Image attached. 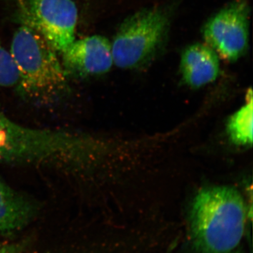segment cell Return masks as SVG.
Masks as SVG:
<instances>
[{
	"label": "cell",
	"mask_w": 253,
	"mask_h": 253,
	"mask_svg": "<svg viewBox=\"0 0 253 253\" xmlns=\"http://www.w3.org/2000/svg\"><path fill=\"white\" fill-rule=\"evenodd\" d=\"M248 101L235 114L231 116L227 125V131L231 140L235 144H253V94L250 89Z\"/></svg>",
	"instance_id": "obj_9"
},
{
	"label": "cell",
	"mask_w": 253,
	"mask_h": 253,
	"mask_svg": "<svg viewBox=\"0 0 253 253\" xmlns=\"http://www.w3.org/2000/svg\"><path fill=\"white\" fill-rule=\"evenodd\" d=\"M17 248L16 246L10 245V246H4L0 247V253H16Z\"/></svg>",
	"instance_id": "obj_11"
},
{
	"label": "cell",
	"mask_w": 253,
	"mask_h": 253,
	"mask_svg": "<svg viewBox=\"0 0 253 253\" xmlns=\"http://www.w3.org/2000/svg\"><path fill=\"white\" fill-rule=\"evenodd\" d=\"M229 253H243L242 251H236V250H234V251H233L232 252H231Z\"/></svg>",
	"instance_id": "obj_12"
},
{
	"label": "cell",
	"mask_w": 253,
	"mask_h": 253,
	"mask_svg": "<svg viewBox=\"0 0 253 253\" xmlns=\"http://www.w3.org/2000/svg\"><path fill=\"white\" fill-rule=\"evenodd\" d=\"M10 54L19 77L20 90L41 101L59 99L68 90L67 75L56 51L29 25L15 31Z\"/></svg>",
	"instance_id": "obj_2"
},
{
	"label": "cell",
	"mask_w": 253,
	"mask_h": 253,
	"mask_svg": "<svg viewBox=\"0 0 253 253\" xmlns=\"http://www.w3.org/2000/svg\"><path fill=\"white\" fill-rule=\"evenodd\" d=\"M180 71L186 84L194 89L202 87L219 76V56L208 44H191L181 54Z\"/></svg>",
	"instance_id": "obj_7"
},
{
	"label": "cell",
	"mask_w": 253,
	"mask_h": 253,
	"mask_svg": "<svg viewBox=\"0 0 253 253\" xmlns=\"http://www.w3.org/2000/svg\"><path fill=\"white\" fill-rule=\"evenodd\" d=\"M61 55L66 75L69 73L84 77L104 74L113 65L111 43L97 35L75 40Z\"/></svg>",
	"instance_id": "obj_6"
},
{
	"label": "cell",
	"mask_w": 253,
	"mask_h": 253,
	"mask_svg": "<svg viewBox=\"0 0 253 253\" xmlns=\"http://www.w3.org/2000/svg\"><path fill=\"white\" fill-rule=\"evenodd\" d=\"M206 44L226 61H237L249 46V11L247 5L236 1L220 10L204 29Z\"/></svg>",
	"instance_id": "obj_5"
},
{
	"label": "cell",
	"mask_w": 253,
	"mask_h": 253,
	"mask_svg": "<svg viewBox=\"0 0 253 253\" xmlns=\"http://www.w3.org/2000/svg\"><path fill=\"white\" fill-rule=\"evenodd\" d=\"M18 82L19 77L12 56L0 40V88L17 86Z\"/></svg>",
	"instance_id": "obj_10"
},
{
	"label": "cell",
	"mask_w": 253,
	"mask_h": 253,
	"mask_svg": "<svg viewBox=\"0 0 253 253\" xmlns=\"http://www.w3.org/2000/svg\"><path fill=\"white\" fill-rule=\"evenodd\" d=\"M168 26L167 15L159 9H146L128 18L111 43L113 64L131 69L147 62L166 40Z\"/></svg>",
	"instance_id": "obj_3"
},
{
	"label": "cell",
	"mask_w": 253,
	"mask_h": 253,
	"mask_svg": "<svg viewBox=\"0 0 253 253\" xmlns=\"http://www.w3.org/2000/svg\"><path fill=\"white\" fill-rule=\"evenodd\" d=\"M247 210L241 195L229 186L201 190L189 215V241L196 253H229L244 237Z\"/></svg>",
	"instance_id": "obj_1"
},
{
	"label": "cell",
	"mask_w": 253,
	"mask_h": 253,
	"mask_svg": "<svg viewBox=\"0 0 253 253\" xmlns=\"http://www.w3.org/2000/svg\"><path fill=\"white\" fill-rule=\"evenodd\" d=\"M36 211L28 198L0 180V231L21 229L33 219Z\"/></svg>",
	"instance_id": "obj_8"
},
{
	"label": "cell",
	"mask_w": 253,
	"mask_h": 253,
	"mask_svg": "<svg viewBox=\"0 0 253 253\" xmlns=\"http://www.w3.org/2000/svg\"><path fill=\"white\" fill-rule=\"evenodd\" d=\"M23 10L25 23L60 54L76 40L78 11L73 0H27Z\"/></svg>",
	"instance_id": "obj_4"
}]
</instances>
